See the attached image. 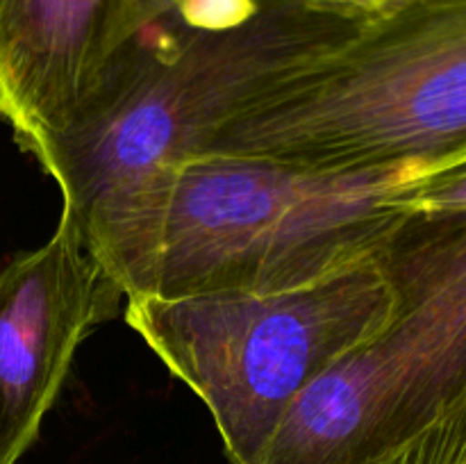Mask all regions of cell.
Segmentation results:
<instances>
[{
	"mask_svg": "<svg viewBox=\"0 0 466 464\" xmlns=\"http://www.w3.org/2000/svg\"><path fill=\"white\" fill-rule=\"evenodd\" d=\"M403 171H309L196 155L85 227L123 296L268 291L312 285L385 255L410 214Z\"/></svg>",
	"mask_w": 466,
	"mask_h": 464,
	"instance_id": "cell-1",
	"label": "cell"
},
{
	"mask_svg": "<svg viewBox=\"0 0 466 464\" xmlns=\"http://www.w3.org/2000/svg\"><path fill=\"white\" fill-rule=\"evenodd\" d=\"M200 155L414 177L466 162V0H385Z\"/></svg>",
	"mask_w": 466,
	"mask_h": 464,
	"instance_id": "cell-2",
	"label": "cell"
},
{
	"mask_svg": "<svg viewBox=\"0 0 466 464\" xmlns=\"http://www.w3.org/2000/svg\"><path fill=\"white\" fill-rule=\"evenodd\" d=\"M360 18L268 0L246 25L146 48L36 157L85 230L162 168L196 157L230 118L344 39Z\"/></svg>",
	"mask_w": 466,
	"mask_h": 464,
	"instance_id": "cell-3",
	"label": "cell"
},
{
	"mask_svg": "<svg viewBox=\"0 0 466 464\" xmlns=\"http://www.w3.org/2000/svg\"><path fill=\"white\" fill-rule=\"evenodd\" d=\"M399 294L382 257L312 285L135 296L126 321L212 414L230 464H259L299 396L385 330Z\"/></svg>",
	"mask_w": 466,
	"mask_h": 464,
	"instance_id": "cell-4",
	"label": "cell"
},
{
	"mask_svg": "<svg viewBox=\"0 0 466 464\" xmlns=\"http://www.w3.org/2000/svg\"><path fill=\"white\" fill-rule=\"evenodd\" d=\"M385 267L390 326L299 396L259 464H376L466 396V214L412 221Z\"/></svg>",
	"mask_w": 466,
	"mask_h": 464,
	"instance_id": "cell-5",
	"label": "cell"
},
{
	"mask_svg": "<svg viewBox=\"0 0 466 464\" xmlns=\"http://www.w3.org/2000/svg\"><path fill=\"white\" fill-rule=\"evenodd\" d=\"M268 0H0V118L39 157L146 48L226 32Z\"/></svg>",
	"mask_w": 466,
	"mask_h": 464,
	"instance_id": "cell-6",
	"label": "cell"
},
{
	"mask_svg": "<svg viewBox=\"0 0 466 464\" xmlns=\"http://www.w3.org/2000/svg\"><path fill=\"white\" fill-rule=\"evenodd\" d=\"M123 298L66 212L44 246L0 271V464H16L35 444L76 350Z\"/></svg>",
	"mask_w": 466,
	"mask_h": 464,
	"instance_id": "cell-7",
	"label": "cell"
},
{
	"mask_svg": "<svg viewBox=\"0 0 466 464\" xmlns=\"http://www.w3.org/2000/svg\"><path fill=\"white\" fill-rule=\"evenodd\" d=\"M376 464H466V396Z\"/></svg>",
	"mask_w": 466,
	"mask_h": 464,
	"instance_id": "cell-8",
	"label": "cell"
},
{
	"mask_svg": "<svg viewBox=\"0 0 466 464\" xmlns=\"http://www.w3.org/2000/svg\"><path fill=\"white\" fill-rule=\"evenodd\" d=\"M399 207L426 217L466 214V162L412 182L399 196Z\"/></svg>",
	"mask_w": 466,
	"mask_h": 464,
	"instance_id": "cell-9",
	"label": "cell"
},
{
	"mask_svg": "<svg viewBox=\"0 0 466 464\" xmlns=\"http://www.w3.org/2000/svg\"><path fill=\"white\" fill-rule=\"evenodd\" d=\"M303 3L346 18H362L367 14L376 12L385 0H303Z\"/></svg>",
	"mask_w": 466,
	"mask_h": 464,
	"instance_id": "cell-10",
	"label": "cell"
}]
</instances>
